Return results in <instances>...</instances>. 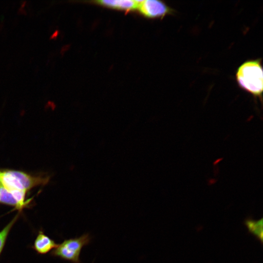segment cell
Segmentation results:
<instances>
[{"instance_id": "8", "label": "cell", "mask_w": 263, "mask_h": 263, "mask_svg": "<svg viewBox=\"0 0 263 263\" xmlns=\"http://www.w3.org/2000/svg\"><path fill=\"white\" fill-rule=\"evenodd\" d=\"M18 217L19 214L16 215L15 217L0 231V255L4 246L9 233Z\"/></svg>"}, {"instance_id": "4", "label": "cell", "mask_w": 263, "mask_h": 263, "mask_svg": "<svg viewBox=\"0 0 263 263\" xmlns=\"http://www.w3.org/2000/svg\"><path fill=\"white\" fill-rule=\"evenodd\" d=\"M137 9L144 16L150 19H163L173 15L174 9L165 2L157 0H138Z\"/></svg>"}, {"instance_id": "6", "label": "cell", "mask_w": 263, "mask_h": 263, "mask_svg": "<svg viewBox=\"0 0 263 263\" xmlns=\"http://www.w3.org/2000/svg\"><path fill=\"white\" fill-rule=\"evenodd\" d=\"M94 2L104 6L125 11L135 10L138 5V0H102Z\"/></svg>"}, {"instance_id": "3", "label": "cell", "mask_w": 263, "mask_h": 263, "mask_svg": "<svg viewBox=\"0 0 263 263\" xmlns=\"http://www.w3.org/2000/svg\"><path fill=\"white\" fill-rule=\"evenodd\" d=\"M91 237L88 233L79 237L64 240L51 252L52 256L72 263H81L80 255L83 247L89 244Z\"/></svg>"}, {"instance_id": "5", "label": "cell", "mask_w": 263, "mask_h": 263, "mask_svg": "<svg viewBox=\"0 0 263 263\" xmlns=\"http://www.w3.org/2000/svg\"><path fill=\"white\" fill-rule=\"evenodd\" d=\"M57 245L53 240L40 230L34 241L33 248L38 254H45Z\"/></svg>"}, {"instance_id": "2", "label": "cell", "mask_w": 263, "mask_h": 263, "mask_svg": "<svg viewBox=\"0 0 263 263\" xmlns=\"http://www.w3.org/2000/svg\"><path fill=\"white\" fill-rule=\"evenodd\" d=\"M48 181V177L32 175L19 170L0 169V186L10 191L27 192L36 186L45 185Z\"/></svg>"}, {"instance_id": "7", "label": "cell", "mask_w": 263, "mask_h": 263, "mask_svg": "<svg viewBox=\"0 0 263 263\" xmlns=\"http://www.w3.org/2000/svg\"><path fill=\"white\" fill-rule=\"evenodd\" d=\"M244 224L248 232L254 235L261 244L263 243V218L255 220L251 218L246 219Z\"/></svg>"}, {"instance_id": "1", "label": "cell", "mask_w": 263, "mask_h": 263, "mask_svg": "<svg viewBox=\"0 0 263 263\" xmlns=\"http://www.w3.org/2000/svg\"><path fill=\"white\" fill-rule=\"evenodd\" d=\"M261 58L249 59L237 68L235 78L238 86L262 101L263 69Z\"/></svg>"}]
</instances>
